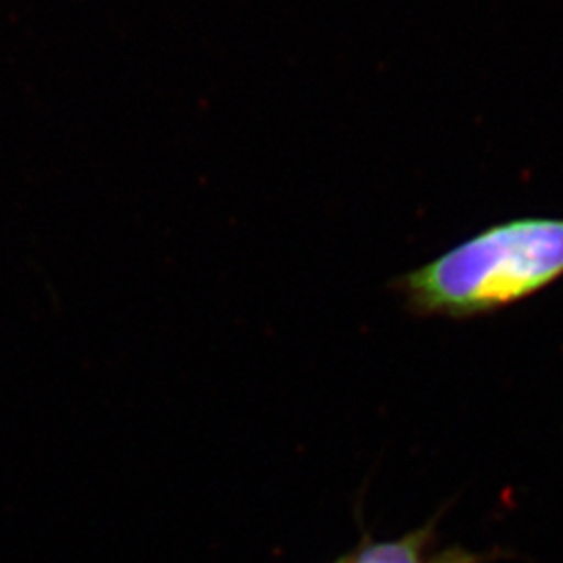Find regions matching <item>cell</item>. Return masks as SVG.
<instances>
[{
    "label": "cell",
    "mask_w": 563,
    "mask_h": 563,
    "mask_svg": "<svg viewBox=\"0 0 563 563\" xmlns=\"http://www.w3.org/2000/svg\"><path fill=\"white\" fill-rule=\"evenodd\" d=\"M563 278V218L493 223L390 286L420 318L474 320Z\"/></svg>",
    "instance_id": "6da1fadb"
},
{
    "label": "cell",
    "mask_w": 563,
    "mask_h": 563,
    "mask_svg": "<svg viewBox=\"0 0 563 563\" xmlns=\"http://www.w3.org/2000/svg\"><path fill=\"white\" fill-rule=\"evenodd\" d=\"M437 520L423 523L399 539L372 541L365 539L349 553V563H484L486 558L470 553L462 547L437 551Z\"/></svg>",
    "instance_id": "7a4b0ae2"
},
{
    "label": "cell",
    "mask_w": 563,
    "mask_h": 563,
    "mask_svg": "<svg viewBox=\"0 0 563 563\" xmlns=\"http://www.w3.org/2000/svg\"><path fill=\"white\" fill-rule=\"evenodd\" d=\"M336 563H349V555H344V558H341Z\"/></svg>",
    "instance_id": "3957f363"
}]
</instances>
